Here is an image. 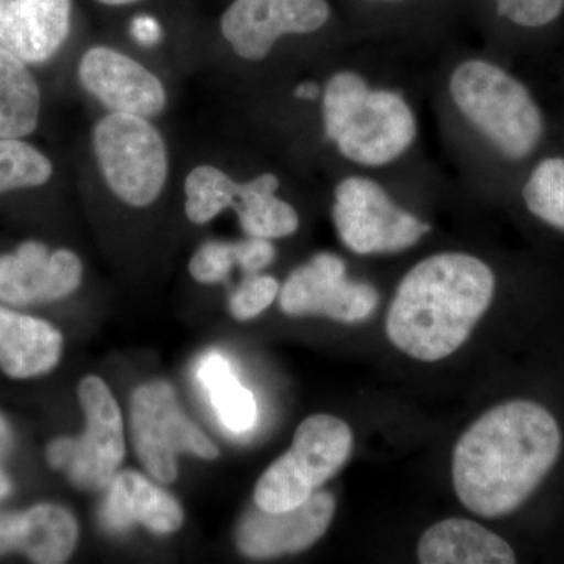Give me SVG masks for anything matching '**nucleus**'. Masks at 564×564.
<instances>
[{"mask_svg": "<svg viewBox=\"0 0 564 564\" xmlns=\"http://www.w3.org/2000/svg\"><path fill=\"white\" fill-rule=\"evenodd\" d=\"M79 399L87 430L77 440L58 437L47 447V462L77 488L96 491L109 486L124 458V430L117 400L101 378L80 381Z\"/></svg>", "mask_w": 564, "mask_h": 564, "instance_id": "0eeeda50", "label": "nucleus"}, {"mask_svg": "<svg viewBox=\"0 0 564 564\" xmlns=\"http://www.w3.org/2000/svg\"><path fill=\"white\" fill-rule=\"evenodd\" d=\"M93 151L107 187L120 202L147 207L161 196L169 180V152L148 118L110 111L93 129Z\"/></svg>", "mask_w": 564, "mask_h": 564, "instance_id": "423d86ee", "label": "nucleus"}, {"mask_svg": "<svg viewBox=\"0 0 564 564\" xmlns=\"http://www.w3.org/2000/svg\"><path fill=\"white\" fill-rule=\"evenodd\" d=\"M351 451L352 433L343 419L311 415L296 429L291 451L259 478L254 503L272 513L299 507L343 469Z\"/></svg>", "mask_w": 564, "mask_h": 564, "instance_id": "39448f33", "label": "nucleus"}, {"mask_svg": "<svg viewBox=\"0 0 564 564\" xmlns=\"http://www.w3.org/2000/svg\"><path fill=\"white\" fill-rule=\"evenodd\" d=\"M63 337L51 323L0 306V369L14 380L50 373L61 361Z\"/></svg>", "mask_w": 564, "mask_h": 564, "instance_id": "f3484780", "label": "nucleus"}, {"mask_svg": "<svg viewBox=\"0 0 564 564\" xmlns=\"http://www.w3.org/2000/svg\"><path fill=\"white\" fill-rule=\"evenodd\" d=\"M14 522H17V513L0 511V555L14 551Z\"/></svg>", "mask_w": 564, "mask_h": 564, "instance_id": "2f4dec72", "label": "nucleus"}, {"mask_svg": "<svg viewBox=\"0 0 564 564\" xmlns=\"http://www.w3.org/2000/svg\"><path fill=\"white\" fill-rule=\"evenodd\" d=\"M131 35L140 46H154L163 36L161 22L150 14H139L131 22Z\"/></svg>", "mask_w": 564, "mask_h": 564, "instance_id": "c756f323", "label": "nucleus"}, {"mask_svg": "<svg viewBox=\"0 0 564 564\" xmlns=\"http://www.w3.org/2000/svg\"><path fill=\"white\" fill-rule=\"evenodd\" d=\"M295 96L299 99H304V101H313L318 96V87L314 82H304V84L296 87Z\"/></svg>", "mask_w": 564, "mask_h": 564, "instance_id": "473e14b6", "label": "nucleus"}, {"mask_svg": "<svg viewBox=\"0 0 564 564\" xmlns=\"http://www.w3.org/2000/svg\"><path fill=\"white\" fill-rule=\"evenodd\" d=\"M52 176L43 152L21 139H0V193L40 187Z\"/></svg>", "mask_w": 564, "mask_h": 564, "instance_id": "b1692460", "label": "nucleus"}, {"mask_svg": "<svg viewBox=\"0 0 564 564\" xmlns=\"http://www.w3.org/2000/svg\"><path fill=\"white\" fill-rule=\"evenodd\" d=\"M131 432L140 463L161 484H172L177 477L180 452H191L204 459L218 456L217 447L182 413L172 386L163 381L133 391Z\"/></svg>", "mask_w": 564, "mask_h": 564, "instance_id": "6e6552de", "label": "nucleus"}, {"mask_svg": "<svg viewBox=\"0 0 564 564\" xmlns=\"http://www.w3.org/2000/svg\"><path fill=\"white\" fill-rule=\"evenodd\" d=\"M328 20L326 0H234L220 31L236 55L261 62L282 36L317 32Z\"/></svg>", "mask_w": 564, "mask_h": 564, "instance_id": "9b49d317", "label": "nucleus"}, {"mask_svg": "<svg viewBox=\"0 0 564 564\" xmlns=\"http://www.w3.org/2000/svg\"><path fill=\"white\" fill-rule=\"evenodd\" d=\"M101 518L104 527L110 532H122L132 524H143L152 532L166 534L180 530L184 522L177 500L133 470L111 478Z\"/></svg>", "mask_w": 564, "mask_h": 564, "instance_id": "dca6fc26", "label": "nucleus"}, {"mask_svg": "<svg viewBox=\"0 0 564 564\" xmlns=\"http://www.w3.org/2000/svg\"><path fill=\"white\" fill-rule=\"evenodd\" d=\"M452 98L505 158L524 159L543 137L541 111L529 90L494 63L469 61L454 70Z\"/></svg>", "mask_w": 564, "mask_h": 564, "instance_id": "20e7f679", "label": "nucleus"}, {"mask_svg": "<svg viewBox=\"0 0 564 564\" xmlns=\"http://www.w3.org/2000/svg\"><path fill=\"white\" fill-rule=\"evenodd\" d=\"M234 265H237L236 243L212 240L193 254L188 270L196 281L217 284L229 276Z\"/></svg>", "mask_w": 564, "mask_h": 564, "instance_id": "bb28decb", "label": "nucleus"}, {"mask_svg": "<svg viewBox=\"0 0 564 564\" xmlns=\"http://www.w3.org/2000/svg\"><path fill=\"white\" fill-rule=\"evenodd\" d=\"M11 445H13V434H11L9 423L0 414V500L6 499L11 491L9 475L3 473V462L10 454Z\"/></svg>", "mask_w": 564, "mask_h": 564, "instance_id": "7c9ffc66", "label": "nucleus"}, {"mask_svg": "<svg viewBox=\"0 0 564 564\" xmlns=\"http://www.w3.org/2000/svg\"><path fill=\"white\" fill-rule=\"evenodd\" d=\"M96 2L102 3V6L122 7L131 6V3L140 2V0H96Z\"/></svg>", "mask_w": 564, "mask_h": 564, "instance_id": "72a5a7b5", "label": "nucleus"}, {"mask_svg": "<svg viewBox=\"0 0 564 564\" xmlns=\"http://www.w3.org/2000/svg\"><path fill=\"white\" fill-rule=\"evenodd\" d=\"M280 293V284L269 274H250L239 285L231 300L229 310L237 321H250L258 317L270 306Z\"/></svg>", "mask_w": 564, "mask_h": 564, "instance_id": "a878e982", "label": "nucleus"}, {"mask_svg": "<svg viewBox=\"0 0 564 564\" xmlns=\"http://www.w3.org/2000/svg\"><path fill=\"white\" fill-rule=\"evenodd\" d=\"M560 451L562 432L544 406L529 400L499 404L455 445L456 496L481 518L513 513L554 467Z\"/></svg>", "mask_w": 564, "mask_h": 564, "instance_id": "f257e3e1", "label": "nucleus"}, {"mask_svg": "<svg viewBox=\"0 0 564 564\" xmlns=\"http://www.w3.org/2000/svg\"><path fill=\"white\" fill-rule=\"evenodd\" d=\"M276 250L269 239L261 237H250L236 243L237 265L248 274L261 272L274 261Z\"/></svg>", "mask_w": 564, "mask_h": 564, "instance_id": "c85d7f7f", "label": "nucleus"}, {"mask_svg": "<svg viewBox=\"0 0 564 564\" xmlns=\"http://www.w3.org/2000/svg\"><path fill=\"white\" fill-rule=\"evenodd\" d=\"M378 302L372 285L347 280L343 259L332 252H321L292 272L280 292L285 314L323 315L340 323L366 321Z\"/></svg>", "mask_w": 564, "mask_h": 564, "instance_id": "9d476101", "label": "nucleus"}, {"mask_svg": "<svg viewBox=\"0 0 564 564\" xmlns=\"http://www.w3.org/2000/svg\"><path fill=\"white\" fill-rule=\"evenodd\" d=\"M336 500L329 492H314L292 510H262L256 505L240 521L237 545L251 558L299 554L317 543L332 524Z\"/></svg>", "mask_w": 564, "mask_h": 564, "instance_id": "ddd939ff", "label": "nucleus"}, {"mask_svg": "<svg viewBox=\"0 0 564 564\" xmlns=\"http://www.w3.org/2000/svg\"><path fill=\"white\" fill-rule=\"evenodd\" d=\"M198 378L217 411L223 425L232 433H245L254 426L258 404L251 391L243 388L234 373L231 364L220 352L204 356L198 366Z\"/></svg>", "mask_w": 564, "mask_h": 564, "instance_id": "4be33fe9", "label": "nucleus"}, {"mask_svg": "<svg viewBox=\"0 0 564 564\" xmlns=\"http://www.w3.org/2000/svg\"><path fill=\"white\" fill-rule=\"evenodd\" d=\"M496 278L475 256L443 252L413 267L397 289L386 333L419 361L454 355L492 302Z\"/></svg>", "mask_w": 564, "mask_h": 564, "instance_id": "f03ea898", "label": "nucleus"}, {"mask_svg": "<svg viewBox=\"0 0 564 564\" xmlns=\"http://www.w3.org/2000/svg\"><path fill=\"white\" fill-rule=\"evenodd\" d=\"M185 214L195 225H206L228 207H234L240 182L214 165H199L188 173L184 184Z\"/></svg>", "mask_w": 564, "mask_h": 564, "instance_id": "5701e85b", "label": "nucleus"}, {"mask_svg": "<svg viewBox=\"0 0 564 564\" xmlns=\"http://www.w3.org/2000/svg\"><path fill=\"white\" fill-rule=\"evenodd\" d=\"M328 140L348 161L381 166L395 161L415 139V118L402 96L370 90L361 76L334 74L323 93Z\"/></svg>", "mask_w": 564, "mask_h": 564, "instance_id": "7ed1b4c3", "label": "nucleus"}, {"mask_svg": "<svg viewBox=\"0 0 564 564\" xmlns=\"http://www.w3.org/2000/svg\"><path fill=\"white\" fill-rule=\"evenodd\" d=\"M500 17L522 28H541L562 13L564 0H496Z\"/></svg>", "mask_w": 564, "mask_h": 564, "instance_id": "cd10ccee", "label": "nucleus"}, {"mask_svg": "<svg viewBox=\"0 0 564 564\" xmlns=\"http://www.w3.org/2000/svg\"><path fill=\"white\" fill-rule=\"evenodd\" d=\"M333 220L345 247L356 254L406 250L430 229L367 177H347L337 185Z\"/></svg>", "mask_w": 564, "mask_h": 564, "instance_id": "1a4fd4ad", "label": "nucleus"}, {"mask_svg": "<svg viewBox=\"0 0 564 564\" xmlns=\"http://www.w3.org/2000/svg\"><path fill=\"white\" fill-rule=\"evenodd\" d=\"M79 527L74 516L58 505H36L17 513L14 551L33 563H65L76 549Z\"/></svg>", "mask_w": 564, "mask_h": 564, "instance_id": "6ab92c4d", "label": "nucleus"}, {"mask_svg": "<svg viewBox=\"0 0 564 564\" xmlns=\"http://www.w3.org/2000/svg\"><path fill=\"white\" fill-rule=\"evenodd\" d=\"M384 2H393V0H384Z\"/></svg>", "mask_w": 564, "mask_h": 564, "instance_id": "f704fd0d", "label": "nucleus"}, {"mask_svg": "<svg viewBox=\"0 0 564 564\" xmlns=\"http://www.w3.org/2000/svg\"><path fill=\"white\" fill-rule=\"evenodd\" d=\"M524 199L532 214L564 231V159H545L534 169Z\"/></svg>", "mask_w": 564, "mask_h": 564, "instance_id": "393cba45", "label": "nucleus"}, {"mask_svg": "<svg viewBox=\"0 0 564 564\" xmlns=\"http://www.w3.org/2000/svg\"><path fill=\"white\" fill-rule=\"evenodd\" d=\"M77 73L84 90L113 113L151 118L165 109L166 91L161 79L113 47L85 51Z\"/></svg>", "mask_w": 564, "mask_h": 564, "instance_id": "f8f14e48", "label": "nucleus"}, {"mask_svg": "<svg viewBox=\"0 0 564 564\" xmlns=\"http://www.w3.org/2000/svg\"><path fill=\"white\" fill-rule=\"evenodd\" d=\"M82 273L80 259L73 251L25 242L0 256V300L14 306L57 302L79 288Z\"/></svg>", "mask_w": 564, "mask_h": 564, "instance_id": "4468645a", "label": "nucleus"}, {"mask_svg": "<svg viewBox=\"0 0 564 564\" xmlns=\"http://www.w3.org/2000/svg\"><path fill=\"white\" fill-rule=\"evenodd\" d=\"M280 180L272 173L261 174L240 184L232 209L248 237L281 239L299 229L300 218L291 204L278 198Z\"/></svg>", "mask_w": 564, "mask_h": 564, "instance_id": "aec40b11", "label": "nucleus"}, {"mask_svg": "<svg viewBox=\"0 0 564 564\" xmlns=\"http://www.w3.org/2000/svg\"><path fill=\"white\" fill-rule=\"evenodd\" d=\"M423 564H511L513 549L499 534L469 519H445L430 527L417 545Z\"/></svg>", "mask_w": 564, "mask_h": 564, "instance_id": "a211bd4d", "label": "nucleus"}, {"mask_svg": "<svg viewBox=\"0 0 564 564\" xmlns=\"http://www.w3.org/2000/svg\"><path fill=\"white\" fill-rule=\"evenodd\" d=\"M41 93L28 63L0 46V139H24L39 126Z\"/></svg>", "mask_w": 564, "mask_h": 564, "instance_id": "412c9836", "label": "nucleus"}, {"mask_svg": "<svg viewBox=\"0 0 564 564\" xmlns=\"http://www.w3.org/2000/svg\"><path fill=\"white\" fill-rule=\"evenodd\" d=\"M70 0H0V46L29 65L46 63L70 31Z\"/></svg>", "mask_w": 564, "mask_h": 564, "instance_id": "2eb2a0df", "label": "nucleus"}]
</instances>
